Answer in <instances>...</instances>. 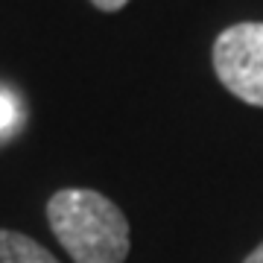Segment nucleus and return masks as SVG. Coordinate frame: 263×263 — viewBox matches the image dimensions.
I'll return each instance as SVG.
<instances>
[{"mask_svg":"<svg viewBox=\"0 0 263 263\" xmlns=\"http://www.w3.org/2000/svg\"><path fill=\"white\" fill-rule=\"evenodd\" d=\"M214 70L226 91L263 108V24L243 21L214 41Z\"/></svg>","mask_w":263,"mask_h":263,"instance_id":"f03ea898","label":"nucleus"},{"mask_svg":"<svg viewBox=\"0 0 263 263\" xmlns=\"http://www.w3.org/2000/svg\"><path fill=\"white\" fill-rule=\"evenodd\" d=\"M243 263H263V243L260 246H257V249H254V252L252 254H249V257H246V260Z\"/></svg>","mask_w":263,"mask_h":263,"instance_id":"423d86ee","label":"nucleus"},{"mask_svg":"<svg viewBox=\"0 0 263 263\" xmlns=\"http://www.w3.org/2000/svg\"><path fill=\"white\" fill-rule=\"evenodd\" d=\"M18 120H21V108H18V100L0 88V138H6L12 132L18 129Z\"/></svg>","mask_w":263,"mask_h":263,"instance_id":"20e7f679","label":"nucleus"},{"mask_svg":"<svg viewBox=\"0 0 263 263\" xmlns=\"http://www.w3.org/2000/svg\"><path fill=\"white\" fill-rule=\"evenodd\" d=\"M47 219L73 263H123L129 254V219L97 190L67 187L53 193Z\"/></svg>","mask_w":263,"mask_h":263,"instance_id":"f257e3e1","label":"nucleus"},{"mask_svg":"<svg viewBox=\"0 0 263 263\" xmlns=\"http://www.w3.org/2000/svg\"><path fill=\"white\" fill-rule=\"evenodd\" d=\"M0 263H59L53 254L32 237L0 228Z\"/></svg>","mask_w":263,"mask_h":263,"instance_id":"7ed1b4c3","label":"nucleus"},{"mask_svg":"<svg viewBox=\"0 0 263 263\" xmlns=\"http://www.w3.org/2000/svg\"><path fill=\"white\" fill-rule=\"evenodd\" d=\"M91 3H94L100 12H117V9H123L129 0H91Z\"/></svg>","mask_w":263,"mask_h":263,"instance_id":"39448f33","label":"nucleus"}]
</instances>
